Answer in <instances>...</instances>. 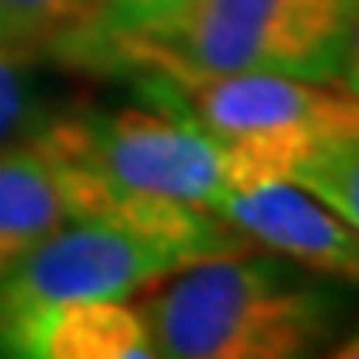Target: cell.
I'll list each match as a JSON object with an SVG mask.
<instances>
[{"label": "cell", "instance_id": "obj_7", "mask_svg": "<svg viewBox=\"0 0 359 359\" xmlns=\"http://www.w3.org/2000/svg\"><path fill=\"white\" fill-rule=\"evenodd\" d=\"M74 217L67 172L37 133L0 147V279Z\"/></svg>", "mask_w": 359, "mask_h": 359}, {"label": "cell", "instance_id": "obj_8", "mask_svg": "<svg viewBox=\"0 0 359 359\" xmlns=\"http://www.w3.org/2000/svg\"><path fill=\"white\" fill-rule=\"evenodd\" d=\"M8 355L26 359H151L154 341L140 308L128 301H70L29 319Z\"/></svg>", "mask_w": 359, "mask_h": 359}, {"label": "cell", "instance_id": "obj_2", "mask_svg": "<svg viewBox=\"0 0 359 359\" xmlns=\"http://www.w3.org/2000/svg\"><path fill=\"white\" fill-rule=\"evenodd\" d=\"M250 250L213 209L169 205L143 217H77L41 238L0 279V355L29 319L70 301H125L198 260Z\"/></svg>", "mask_w": 359, "mask_h": 359}, {"label": "cell", "instance_id": "obj_5", "mask_svg": "<svg viewBox=\"0 0 359 359\" xmlns=\"http://www.w3.org/2000/svg\"><path fill=\"white\" fill-rule=\"evenodd\" d=\"M161 107L184 110L227 158L231 191L290 180L312 147L359 128V100L341 81L290 74H217L191 81L143 77Z\"/></svg>", "mask_w": 359, "mask_h": 359}, {"label": "cell", "instance_id": "obj_13", "mask_svg": "<svg viewBox=\"0 0 359 359\" xmlns=\"http://www.w3.org/2000/svg\"><path fill=\"white\" fill-rule=\"evenodd\" d=\"M337 81L359 100V8H355V15H352L345 48H341V74H337Z\"/></svg>", "mask_w": 359, "mask_h": 359}, {"label": "cell", "instance_id": "obj_10", "mask_svg": "<svg viewBox=\"0 0 359 359\" xmlns=\"http://www.w3.org/2000/svg\"><path fill=\"white\" fill-rule=\"evenodd\" d=\"M290 184L316 194L359 231V128L312 147L293 169Z\"/></svg>", "mask_w": 359, "mask_h": 359}, {"label": "cell", "instance_id": "obj_4", "mask_svg": "<svg viewBox=\"0 0 359 359\" xmlns=\"http://www.w3.org/2000/svg\"><path fill=\"white\" fill-rule=\"evenodd\" d=\"M359 0H194L158 34L118 41L88 67L191 81L217 74H290L337 81Z\"/></svg>", "mask_w": 359, "mask_h": 359}, {"label": "cell", "instance_id": "obj_1", "mask_svg": "<svg viewBox=\"0 0 359 359\" xmlns=\"http://www.w3.org/2000/svg\"><path fill=\"white\" fill-rule=\"evenodd\" d=\"M250 250L198 260L172 275L147 308L158 355L169 359H301L341 334L348 286Z\"/></svg>", "mask_w": 359, "mask_h": 359}, {"label": "cell", "instance_id": "obj_14", "mask_svg": "<svg viewBox=\"0 0 359 359\" xmlns=\"http://www.w3.org/2000/svg\"><path fill=\"white\" fill-rule=\"evenodd\" d=\"M326 355H334V359H359V326L355 330H348L345 337H334L330 341V348H326Z\"/></svg>", "mask_w": 359, "mask_h": 359}, {"label": "cell", "instance_id": "obj_6", "mask_svg": "<svg viewBox=\"0 0 359 359\" xmlns=\"http://www.w3.org/2000/svg\"><path fill=\"white\" fill-rule=\"evenodd\" d=\"M217 217L242 238L304 271L341 286H359V231L290 180L227 194L217 205Z\"/></svg>", "mask_w": 359, "mask_h": 359}, {"label": "cell", "instance_id": "obj_3", "mask_svg": "<svg viewBox=\"0 0 359 359\" xmlns=\"http://www.w3.org/2000/svg\"><path fill=\"white\" fill-rule=\"evenodd\" d=\"M34 133L67 172L77 217H143L169 205L217 213L231 191L220 140L172 107L77 114Z\"/></svg>", "mask_w": 359, "mask_h": 359}, {"label": "cell", "instance_id": "obj_12", "mask_svg": "<svg viewBox=\"0 0 359 359\" xmlns=\"http://www.w3.org/2000/svg\"><path fill=\"white\" fill-rule=\"evenodd\" d=\"M26 55L29 48L0 41V147L34 133V81Z\"/></svg>", "mask_w": 359, "mask_h": 359}, {"label": "cell", "instance_id": "obj_11", "mask_svg": "<svg viewBox=\"0 0 359 359\" xmlns=\"http://www.w3.org/2000/svg\"><path fill=\"white\" fill-rule=\"evenodd\" d=\"M103 0H0V41L19 48H59L81 34Z\"/></svg>", "mask_w": 359, "mask_h": 359}, {"label": "cell", "instance_id": "obj_9", "mask_svg": "<svg viewBox=\"0 0 359 359\" xmlns=\"http://www.w3.org/2000/svg\"><path fill=\"white\" fill-rule=\"evenodd\" d=\"M191 4L194 0H103L95 19L70 41H62L55 52H62L67 59H77L81 67H88L103 48L118 44V41L158 34L169 22H176Z\"/></svg>", "mask_w": 359, "mask_h": 359}]
</instances>
